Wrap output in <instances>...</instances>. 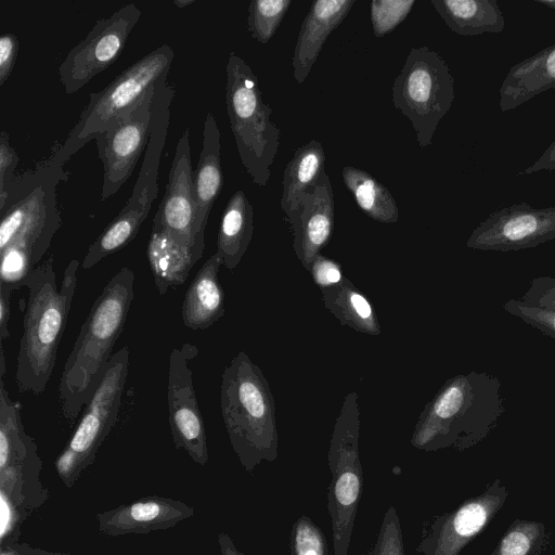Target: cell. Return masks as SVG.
Listing matches in <instances>:
<instances>
[{
    "label": "cell",
    "instance_id": "42",
    "mask_svg": "<svg viewBox=\"0 0 555 555\" xmlns=\"http://www.w3.org/2000/svg\"><path fill=\"white\" fill-rule=\"evenodd\" d=\"M13 291L0 284V341L10 336L9 320L11 313V294Z\"/></svg>",
    "mask_w": 555,
    "mask_h": 555
},
{
    "label": "cell",
    "instance_id": "40",
    "mask_svg": "<svg viewBox=\"0 0 555 555\" xmlns=\"http://www.w3.org/2000/svg\"><path fill=\"white\" fill-rule=\"evenodd\" d=\"M18 40L13 34H4L0 38V86L10 78L18 52Z\"/></svg>",
    "mask_w": 555,
    "mask_h": 555
},
{
    "label": "cell",
    "instance_id": "47",
    "mask_svg": "<svg viewBox=\"0 0 555 555\" xmlns=\"http://www.w3.org/2000/svg\"><path fill=\"white\" fill-rule=\"evenodd\" d=\"M1 555H10L8 551L1 550Z\"/></svg>",
    "mask_w": 555,
    "mask_h": 555
},
{
    "label": "cell",
    "instance_id": "38",
    "mask_svg": "<svg viewBox=\"0 0 555 555\" xmlns=\"http://www.w3.org/2000/svg\"><path fill=\"white\" fill-rule=\"evenodd\" d=\"M315 285L321 291L338 285L344 281L341 266L337 261L319 254L310 264L308 270Z\"/></svg>",
    "mask_w": 555,
    "mask_h": 555
},
{
    "label": "cell",
    "instance_id": "3",
    "mask_svg": "<svg viewBox=\"0 0 555 555\" xmlns=\"http://www.w3.org/2000/svg\"><path fill=\"white\" fill-rule=\"evenodd\" d=\"M79 266L77 259L68 262L59 289L54 258L50 255L23 282L28 297L15 371L16 388L21 395L30 392L39 396L46 390L77 289Z\"/></svg>",
    "mask_w": 555,
    "mask_h": 555
},
{
    "label": "cell",
    "instance_id": "1",
    "mask_svg": "<svg viewBox=\"0 0 555 555\" xmlns=\"http://www.w3.org/2000/svg\"><path fill=\"white\" fill-rule=\"evenodd\" d=\"M505 412L500 379L470 371L449 378L428 401L414 427L411 444L422 451H464L485 440Z\"/></svg>",
    "mask_w": 555,
    "mask_h": 555
},
{
    "label": "cell",
    "instance_id": "12",
    "mask_svg": "<svg viewBox=\"0 0 555 555\" xmlns=\"http://www.w3.org/2000/svg\"><path fill=\"white\" fill-rule=\"evenodd\" d=\"M41 470L36 441L22 424L20 402L10 398L0 378V495L24 518L48 498L40 480Z\"/></svg>",
    "mask_w": 555,
    "mask_h": 555
},
{
    "label": "cell",
    "instance_id": "33",
    "mask_svg": "<svg viewBox=\"0 0 555 555\" xmlns=\"http://www.w3.org/2000/svg\"><path fill=\"white\" fill-rule=\"evenodd\" d=\"M289 551L291 555H328L326 538L310 517L301 515L294 522Z\"/></svg>",
    "mask_w": 555,
    "mask_h": 555
},
{
    "label": "cell",
    "instance_id": "9",
    "mask_svg": "<svg viewBox=\"0 0 555 555\" xmlns=\"http://www.w3.org/2000/svg\"><path fill=\"white\" fill-rule=\"evenodd\" d=\"M359 439L358 395L351 391L345 397L336 418L327 453L332 480L327 488L326 507L332 521L334 555H348L362 494L363 470Z\"/></svg>",
    "mask_w": 555,
    "mask_h": 555
},
{
    "label": "cell",
    "instance_id": "45",
    "mask_svg": "<svg viewBox=\"0 0 555 555\" xmlns=\"http://www.w3.org/2000/svg\"><path fill=\"white\" fill-rule=\"evenodd\" d=\"M194 3H195V0H175L173 1V5H176L178 9H184Z\"/></svg>",
    "mask_w": 555,
    "mask_h": 555
},
{
    "label": "cell",
    "instance_id": "4",
    "mask_svg": "<svg viewBox=\"0 0 555 555\" xmlns=\"http://www.w3.org/2000/svg\"><path fill=\"white\" fill-rule=\"evenodd\" d=\"M65 162L53 152L34 169L15 176L0 195V251L11 248L36 268L62 225L56 186L67 181Z\"/></svg>",
    "mask_w": 555,
    "mask_h": 555
},
{
    "label": "cell",
    "instance_id": "23",
    "mask_svg": "<svg viewBox=\"0 0 555 555\" xmlns=\"http://www.w3.org/2000/svg\"><path fill=\"white\" fill-rule=\"evenodd\" d=\"M555 89V43L513 65L500 87V109H514Z\"/></svg>",
    "mask_w": 555,
    "mask_h": 555
},
{
    "label": "cell",
    "instance_id": "18",
    "mask_svg": "<svg viewBox=\"0 0 555 555\" xmlns=\"http://www.w3.org/2000/svg\"><path fill=\"white\" fill-rule=\"evenodd\" d=\"M173 348L169 356L167 402L168 422L175 447L183 450L198 465H206L209 460L206 428L193 385V374L189 359L195 357L186 350Z\"/></svg>",
    "mask_w": 555,
    "mask_h": 555
},
{
    "label": "cell",
    "instance_id": "10",
    "mask_svg": "<svg viewBox=\"0 0 555 555\" xmlns=\"http://www.w3.org/2000/svg\"><path fill=\"white\" fill-rule=\"evenodd\" d=\"M454 98V78L444 59L427 46L410 49L392 83V103L409 118L421 149L431 145Z\"/></svg>",
    "mask_w": 555,
    "mask_h": 555
},
{
    "label": "cell",
    "instance_id": "11",
    "mask_svg": "<svg viewBox=\"0 0 555 555\" xmlns=\"http://www.w3.org/2000/svg\"><path fill=\"white\" fill-rule=\"evenodd\" d=\"M130 351L114 352L104 375L85 405L78 425L54 462L61 481L72 488L93 463L98 450L114 428L129 373Z\"/></svg>",
    "mask_w": 555,
    "mask_h": 555
},
{
    "label": "cell",
    "instance_id": "35",
    "mask_svg": "<svg viewBox=\"0 0 555 555\" xmlns=\"http://www.w3.org/2000/svg\"><path fill=\"white\" fill-rule=\"evenodd\" d=\"M371 555H405L400 519L395 506H389Z\"/></svg>",
    "mask_w": 555,
    "mask_h": 555
},
{
    "label": "cell",
    "instance_id": "19",
    "mask_svg": "<svg viewBox=\"0 0 555 555\" xmlns=\"http://www.w3.org/2000/svg\"><path fill=\"white\" fill-rule=\"evenodd\" d=\"M193 515L194 508L182 501L151 495L100 512L95 519L103 535L115 538L167 530Z\"/></svg>",
    "mask_w": 555,
    "mask_h": 555
},
{
    "label": "cell",
    "instance_id": "5",
    "mask_svg": "<svg viewBox=\"0 0 555 555\" xmlns=\"http://www.w3.org/2000/svg\"><path fill=\"white\" fill-rule=\"evenodd\" d=\"M220 409L231 447L246 472L276 460L274 397L262 371L245 351L222 373Z\"/></svg>",
    "mask_w": 555,
    "mask_h": 555
},
{
    "label": "cell",
    "instance_id": "43",
    "mask_svg": "<svg viewBox=\"0 0 555 555\" xmlns=\"http://www.w3.org/2000/svg\"><path fill=\"white\" fill-rule=\"evenodd\" d=\"M10 555H75L64 552L48 551L39 547H34L28 544H14L11 548L5 550Z\"/></svg>",
    "mask_w": 555,
    "mask_h": 555
},
{
    "label": "cell",
    "instance_id": "22",
    "mask_svg": "<svg viewBox=\"0 0 555 555\" xmlns=\"http://www.w3.org/2000/svg\"><path fill=\"white\" fill-rule=\"evenodd\" d=\"M196 204V234L205 247V230L209 214L222 185L220 130L215 116L208 112L204 120L203 144L196 169L193 171Z\"/></svg>",
    "mask_w": 555,
    "mask_h": 555
},
{
    "label": "cell",
    "instance_id": "36",
    "mask_svg": "<svg viewBox=\"0 0 555 555\" xmlns=\"http://www.w3.org/2000/svg\"><path fill=\"white\" fill-rule=\"evenodd\" d=\"M503 308L509 314L555 339V310L531 306L519 298L507 300Z\"/></svg>",
    "mask_w": 555,
    "mask_h": 555
},
{
    "label": "cell",
    "instance_id": "16",
    "mask_svg": "<svg viewBox=\"0 0 555 555\" xmlns=\"http://www.w3.org/2000/svg\"><path fill=\"white\" fill-rule=\"evenodd\" d=\"M195 220L190 130L186 128L177 142L166 191L154 216L152 229L167 232L192 255L196 263L205 247L198 242Z\"/></svg>",
    "mask_w": 555,
    "mask_h": 555
},
{
    "label": "cell",
    "instance_id": "29",
    "mask_svg": "<svg viewBox=\"0 0 555 555\" xmlns=\"http://www.w3.org/2000/svg\"><path fill=\"white\" fill-rule=\"evenodd\" d=\"M325 308L343 325L358 333L379 335L380 325L370 299L347 278L338 285L322 289Z\"/></svg>",
    "mask_w": 555,
    "mask_h": 555
},
{
    "label": "cell",
    "instance_id": "6",
    "mask_svg": "<svg viewBox=\"0 0 555 555\" xmlns=\"http://www.w3.org/2000/svg\"><path fill=\"white\" fill-rule=\"evenodd\" d=\"M225 107L242 165L253 182L264 186L280 147L281 130L271 120L257 75L236 53L225 65Z\"/></svg>",
    "mask_w": 555,
    "mask_h": 555
},
{
    "label": "cell",
    "instance_id": "24",
    "mask_svg": "<svg viewBox=\"0 0 555 555\" xmlns=\"http://www.w3.org/2000/svg\"><path fill=\"white\" fill-rule=\"evenodd\" d=\"M221 257L212 254L189 285L182 302V321L191 330H206L225 312L224 291L219 281Z\"/></svg>",
    "mask_w": 555,
    "mask_h": 555
},
{
    "label": "cell",
    "instance_id": "32",
    "mask_svg": "<svg viewBox=\"0 0 555 555\" xmlns=\"http://www.w3.org/2000/svg\"><path fill=\"white\" fill-rule=\"evenodd\" d=\"M291 0H253L247 9V29L258 42L266 44L275 35Z\"/></svg>",
    "mask_w": 555,
    "mask_h": 555
},
{
    "label": "cell",
    "instance_id": "27",
    "mask_svg": "<svg viewBox=\"0 0 555 555\" xmlns=\"http://www.w3.org/2000/svg\"><path fill=\"white\" fill-rule=\"evenodd\" d=\"M325 152L315 139L299 146L287 163L282 180L281 208L286 217L300 205L306 192L313 188L324 173Z\"/></svg>",
    "mask_w": 555,
    "mask_h": 555
},
{
    "label": "cell",
    "instance_id": "25",
    "mask_svg": "<svg viewBox=\"0 0 555 555\" xmlns=\"http://www.w3.org/2000/svg\"><path fill=\"white\" fill-rule=\"evenodd\" d=\"M446 25L461 36L500 34L505 18L496 0H431Z\"/></svg>",
    "mask_w": 555,
    "mask_h": 555
},
{
    "label": "cell",
    "instance_id": "26",
    "mask_svg": "<svg viewBox=\"0 0 555 555\" xmlns=\"http://www.w3.org/2000/svg\"><path fill=\"white\" fill-rule=\"evenodd\" d=\"M254 232V208L242 190L229 198L217 234V254L223 266L235 269L245 255Z\"/></svg>",
    "mask_w": 555,
    "mask_h": 555
},
{
    "label": "cell",
    "instance_id": "8",
    "mask_svg": "<svg viewBox=\"0 0 555 555\" xmlns=\"http://www.w3.org/2000/svg\"><path fill=\"white\" fill-rule=\"evenodd\" d=\"M175 52L163 43L117 75L102 90L89 94L76 125L54 152L66 163L95 135L106 131L133 111L168 75Z\"/></svg>",
    "mask_w": 555,
    "mask_h": 555
},
{
    "label": "cell",
    "instance_id": "2",
    "mask_svg": "<svg viewBox=\"0 0 555 555\" xmlns=\"http://www.w3.org/2000/svg\"><path fill=\"white\" fill-rule=\"evenodd\" d=\"M134 273L121 268L103 287L77 335L59 384L64 420L73 425L99 386L134 297Z\"/></svg>",
    "mask_w": 555,
    "mask_h": 555
},
{
    "label": "cell",
    "instance_id": "41",
    "mask_svg": "<svg viewBox=\"0 0 555 555\" xmlns=\"http://www.w3.org/2000/svg\"><path fill=\"white\" fill-rule=\"evenodd\" d=\"M542 170H555V140L544 150L541 156L532 165L519 171L517 175H532Z\"/></svg>",
    "mask_w": 555,
    "mask_h": 555
},
{
    "label": "cell",
    "instance_id": "30",
    "mask_svg": "<svg viewBox=\"0 0 555 555\" xmlns=\"http://www.w3.org/2000/svg\"><path fill=\"white\" fill-rule=\"evenodd\" d=\"M341 177L358 207L366 216L383 223L398 221L399 210L395 197L370 172L352 166H345Z\"/></svg>",
    "mask_w": 555,
    "mask_h": 555
},
{
    "label": "cell",
    "instance_id": "37",
    "mask_svg": "<svg viewBox=\"0 0 555 555\" xmlns=\"http://www.w3.org/2000/svg\"><path fill=\"white\" fill-rule=\"evenodd\" d=\"M519 299L531 306L555 310V278L532 279L529 288Z\"/></svg>",
    "mask_w": 555,
    "mask_h": 555
},
{
    "label": "cell",
    "instance_id": "34",
    "mask_svg": "<svg viewBox=\"0 0 555 555\" xmlns=\"http://www.w3.org/2000/svg\"><path fill=\"white\" fill-rule=\"evenodd\" d=\"M415 0H373L371 23L375 37H384L405 20Z\"/></svg>",
    "mask_w": 555,
    "mask_h": 555
},
{
    "label": "cell",
    "instance_id": "28",
    "mask_svg": "<svg viewBox=\"0 0 555 555\" xmlns=\"http://www.w3.org/2000/svg\"><path fill=\"white\" fill-rule=\"evenodd\" d=\"M146 255L160 295L183 284L195 264L192 255L165 231L152 229Z\"/></svg>",
    "mask_w": 555,
    "mask_h": 555
},
{
    "label": "cell",
    "instance_id": "20",
    "mask_svg": "<svg viewBox=\"0 0 555 555\" xmlns=\"http://www.w3.org/2000/svg\"><path fill=\"white\" fill-rule=\"evenodd\" d=\"M287 219L293 230L296 256L309 270L313 259L327 245L334 228V193L325 172L304 194L299 207Z\"/></svg>",
    "mask_w": 555,
    "mask_h": 555
},
{
    "label": "cell",
    "instance_id": "39",
    "mask_svg": "<svg viewBox=\"0 0 555 555\" xmlns=\"http://www.w3.org/2000/svg\"><path fill=\"white\" fill-rule=\"evenodd\" d=\"M20 157L10 143L9 134L2 130L0 134V195L15 178V169Z\"/></svg>",
    "mask_w": 555,
    "mask_h": 555
},
{
    "label": "cell",
    "instance_id": "17",
    "mask_svg": "<svg viewBox=\"0 0 555 555\" xmlns=\"http://www.w3.org/2000/svg\"><path fill=\"white\" fill-rule=\"evenodd\" d=\"M155 88L130 113L94 138L103 166L101 201H106L127 182L146 149L151 134Z\"/></svg>",
    "mask_w": 555,
    "mask_h": 555
},
{
    "label": "cell",
    "instance_id": "14",
    "mask_svg": "<svg viewBox=\"0 0 555 555\" xmlns=\"http://www.w3.org/2000/svg\"><path fill=\"white\" fill-rule=\"evenodd\" d=\"M555 238V206L537 208L526 202L499 207L469 235L466 246L485 251H515Z\"/></svg>",
    "mask_w": 555,
    "mask_h": 555
},
{
    "label": "cell",
    "instance_id": "46",
    "mask_svg": "<svg viewBox=\"0 0 555 555\" xmlns=\"http://www.w3.org/2000/svg\"><path fill=\"white\" fill-rule=\"evenodd\" d=\"M537 4L555 10V0H534Z\"/></svg>",
    "mask_w": 555,
    "mask_h": 555
},
{
    "label": "cell",
    "instance_id": "21",
    "mask_svg": "<svg viewBox=\"0 0 555 555\" xmlns=\"http://www.w3.org/2000/svg\"><path fill=\"white\" fill-rule=\"evenodd\" d=\"M354 3V0H317L311 3L300 26L292 59L293 76L297 83L306 80L327 37L345 20Z\"/></svg>",
    "mask_w": 555,
    "mask_h": 555
},
{
    "label": "cell",
    "instance_id": "13",
    "mask_svg": "<svg viewBox=\"0 0 555 555\" xmlns=\"http://www.w3.org/2000/svg\"><path fill=\"white\" fill-rule=\"evenodd\" d=\"M141 14L140 8L133 3L120 7L108 17L99 20L87 36L68 51L57 68L67 94L82 89L115 63Z\"/></svg>",
    "mask_w": 555,
    "mask_h": 555
},
{
    "label": "cell",
    "instance_id": "15",
    "mask_svg": "<svg viewBox=\"0 0 555 555\" xmlns=\"http://www.w3.org/2000/svg\"><path fill=\"white\" fill-rule=\"evenodd\" d=\"M508 491L498 478L483 492L436 517L424 531L420 555H460L504 506Z\"/></svg>",
    "mask_w": 555,
    "mask_h": 555
},
{
    "label": "cell",
    "instance_id": "44",
    "mask_svg": "<svg viewBox=\"0 0 555 555\" xmlns=\"http://www.w3.org/2000/svg\"><path fill=\"white\" fill-rule=\"evenodd\" d=\"M218 545L220 555H245L234 544L233 540L227 532H220L218 534Z\"/></svg>",
    "mask_w": 555,
    "mask_h": 555
},
{
    "label": "cell",
    "instance_id": "7",
    "mask_svg": "<svg viewBox=\"0 0 555 555\" xmlns=\"http://www.w3.org/2000/svg\"><path fill=\"white\" fill-rule=\"evenodd\" d=\"M175 87L163 76L155 86L152 101L151 134L139 176L125 206L90 244L81 262L85 270L127 246L138 234L158 194V171L165 147Z\"/></svg>",
    "mask_w": 555,
    "mask_h": 555
},
{
    "label": "cell",
    "instance_id": "31",
    "mask_svg": "<svg viewBox=\"0 0 555 555\" xmlns=\"http://www.w3.org/2000/svg\"><path fill=\"white\" fill-rule=\"evenodd\" d=\"M547 541V530L543 522L515 519L490 555H541Z\"/></svg>",
    "mask_w": 555,
    "mask_h": 555
}]
</instances>
